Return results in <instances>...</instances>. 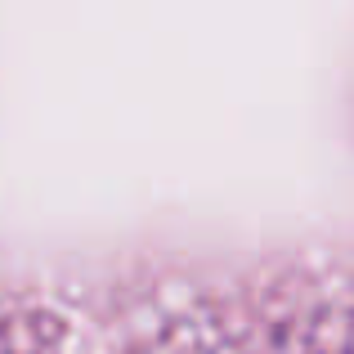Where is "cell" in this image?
Here are the masks:
<instances>
[]
</instances>
